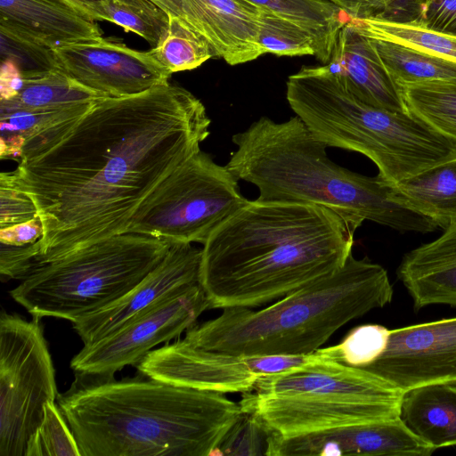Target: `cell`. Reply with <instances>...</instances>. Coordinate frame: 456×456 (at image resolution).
Instances as JSON below:
<instances>
[{
  "instance_id": "obj_3",
  "label": "cell",
  "mask_w": 456,
  "mask_h": 456,
  "mask_svg": "<svg viewBox=\"0 0 456 456\" xmlns=\"http://www.w3.org/2000/svg\"><path fill=\"white\" fill-rule=\"evenodd\" d=\"M94 378L57 397L80 456H212L242 412L224 393Z\"/></svg>"
},
{
  "instance_id": "obj_2",
  "label": "cell",
  "mask_w": 456,
  "mask_h": 456,
  "mask_svg": "<svg viewBox=\"0 0 456 456\" xmlns=\"http://www.w3.org/2000/svg\"><path fill=\"white\" fill-rule=\"evenodd\" d=\"M361 225L320 205L248 200L201 248L209 308L261 305L337 271Z\"/></svg>"
},
{
  "instance_id": "obj_5",
  "label": "cell",
  "mask_w": 456,
  "mask_h": 456,
  "mask_svg": "<svg viewBox=\"0 0 456 456\" xmlns=\"http://www.w3.org/2000/svg\"><path fill=\"white\" fill-rule=\"evenodd\" d=\"M387 272L367 257L349 256L337 271L255 311L227 307L193 325L188 344L239 356L303 354L321 348L350 321L392 301Z\"/></svg>"
},
{
  "instance_id": "obj_14",
  "label": "cell",
  "mask_w": 456,
  "mask_h": 456,
  "mask_svg": "<svg viewBox=\"0 0 456 456\" xmlns=\"http://www.w3.org/2000/svg\"><path fill=\"white\" fill-rule=\"evenodd\" d=\"M362 369L403 391L456 380V317L390 330L384 353Z\"/></svg>"
},
{
  "instance_id": "obj_27",
  "label": "cell",
  "mask_w": 456,
  "mask_h": 456,
  "mask_svg": "<svg viewBox=\"0 0 456 456\" xmlns=\"http://www.w3.org/2000/svg\"><path fill=\"white\" fill-rule=\"evenodd\" d=\"M398 86L407 110L456 143V82L434 80Z\"/></svg>"
},
{
  "instance_id": "obj_4",
  "label": "cell",
  "mask_w": 456,
  "mask_h": 456,
  "mask_svg": "<svg viewBox=\"0 0 456 456\" xmlns=\"http://www.w3.org/2000/svg\"><path fill=\"white\" fill-rule=\"evenodd\" d=\"M232 141L237 150L226 167L257 188L258 200L320 205L361 224L369 220L403 232L437 227L405 206L379 175L367 176L334 163L328 147L297 116L284 122L261 117Z\"/></svg>"
},
{
  "instance_id": "obj_11",
  "label": "cell",
  "mask_w": 456,
  "mask_h": 456,
  "mask_svg": "<svg viewBox=\"0 0 456 456\" xmlns=\"http://www.w3.org/2000/svg\"><path fill=\"white\" fill-rule=\"evenodd\" d=\"M209 302L198 284L83 348L70 367L85 377L111 378L127 365L138 364L157 345L168 342L195 325Z\"/></svg>"
},
{
  "instance_id": "obj_38",
  "label": "cell",
  "mask_w": 456,
  "mask_h": 456,
  "mask_svg": "<svg viewBox=\"0 0 456 456\" xmlns=\"http://www.w3.org/2000/svg\"><path fill=\"white\" fill-rule=\"evenodd\" d=\"M23 87V74L18 64L10 58H4L0 73V101L15 97Z\"/></svg>"
},
{
  "instance_id": "obj_26",
  "label": "cell",
  "mask_w": 456,
  "mask_h": 456,
  "mask_svg": "<svg viewBox=\"0 0 456 456\" xmlns=\"http://www.w3.org/2000/svg\"><path fill=\"white\" fill-rule=\"evenodd\" d=\"M347 22L360 34L399 43L456 62V35L429 29L414 22L379 17L352 18Z\"/></svg>"
},
{
  "instance_id": "obj_7",
  "label": "cell",
  "mask_w": 456,
  "mask_h": 456,
  "mask_svg": "<svg viewBox=\"0 0 456 456\" xmlns=\"http://www.w3.org/2000/svg\"><path fill=\"white\" fill-rule=\"evenodd\" d=\"M403 390L367 370L322 359L260 378L241 411L281 437L399 417Z\"/></svg>"
},
{
  "instance_id": "obj_17",
  "label": "cell",
  "mask_w": 456,
  "mask_h": 456,
  "mask_svg": "<svg viewBox=\"0 0 456 456\" xmlns=\"http://www.w3.org/2000/svg\"><path fill=\"white\" fill-rule=\"evenodd\" d=\"M0 33L48 50L102 37L95 20L64 0H0Z\"/></svg>"
},
{
  "instance_id": "obj_16",
  "label": "cell",
  "mask_w": 456,
  "mask_h": 456,
  "mask_svg": "<svg viewBox=\"0 0 456 456\" xmlns=\"http://www.w3.org/2000/svg\"><path fill=\"white\" fill-rule=\"evenodd\" d=\"M435 451L398 417L289 437L271 434L265 455L429 456Z\"/></svg>"
},
{
  "instance_id": "obj_19",
  "label": "cell",
  "mask_w": 456,
  "mask_h": 456,
  "mask_svg": "<svg viewBox=\"0 0 456 456\" xmlns=\"http://www.w3.org/2000/svg\"><path fill=\"white\" fill-rule=\"evenodd\" d=\"M326 65L362 102L395 111L408 110L400 87L387 71L373 40L347 21L338 32Z\"/></svg>"
},
{
  "instance_id": "obj_25",
  "label": "cell",
  "mask_w": 456,
  "mask_h": 456,
  "mask_svg": "<svg viewBox=\"0 0 456 456\" xmlns=\"http://www.w3.org/2000/svg\"><path fill=\"white\" fill-rule=\"evenodd\" d=\"M22 74V89L12 99L0 101V111L86 103L104 98L56 69Z\"/></svg>"
},
{
  "instance_id": "obj_39",
  "label": "cell",
  "mask_w": 456,
  "mask_h": 456,
  "mask_svg": "<svg viewBox=\"0 0 456 456\" xmlns=\"http://www.w3.org/2000/svg\"><path fill=\"white\" fill-rule=\"evenodd\" d=\"M342 9L350 18H383L385 5L382 0H329Z\"/></svg>"
},
{
  "instance_id": "obj_1",
  "label": "cell",
  "mask_w": 456,
  "mask_h": 456,
  "mask_svg": "<svg viewBox=\"0 0 456 456\" xmlns=\"http://www.w3.org/2000/svg\"><path fill=\"white\" fill-rule=\"evenodd\" d=\"M210 124L202 102L168 82L98 100L53 146L2 172L43 224L34 268L126 232L153 189L200 151Z\"/></svg>"
},
{
  "instance_id": "obj_23",
  "label": "cell",
  "mask_w": 456,
  "mask_h": 456,
  "mask_svg": "<svg viewBox=\"0 0 456 456\" xmlns=\"http://www.w3.org/2000/svg\"><path fill=\"white\" fill-rule=\"evenodd\" d=\"M250 1L306 29L314 41V56L322 64L330 61L338 32L350 19L342 9L329 0Z\"/></svg>"
},
{
  "instance_id": "obj_30",
  "label": "cell",
  "mask_w": 456,
  "mask_h": 456,
  "mask_svg": "<svg viewBox=\"0 0 456 456\" xmlns=\"http://www.w3.org/2000/svg\"><path fill=\"white\" fill-rule=\"evenodd\" d=\"M101 21L133 32L155 47L166 35L170 14L151 0H100Z\"/></svg>"
},
{
  "instance_id": "obj_40",
  "label": "cell",
  "mask_w": 456,
  "mask_h": 456,
  "mask_svg": "<svg viewBox=\"0 0 456 456\" xmlns=\"http://www.w3.org/2000/svg\"><path fill=\"white\" fill-rule=\"evenodd\" d=\"M382 2L386 8L383 19L399 21V12L409 9L410 5L413 4L417 8L418 12L420 0H382Z\"/></svg>"
},
{
  "instance_id": "obj_29",
  "label": "cell",
  "mask_w": 456,
  "mask_h": 456,
  "mask_svg": "<svg viewBox=\"0 0 456 456\" xmlns=\"http://www.w3.org/2000/svg\"><path fill=\"white\" fill-rule=\"evenodd\" d=\"M149 53L171 75L194 69L215 57L203 36L183 17L171 14L166 35Z\"/></svg>"
},
{
  "instance_id": "obj_6",
  "label": "cell",
  "mask_w": 456,
  "mask_h": 456,
  "mask_svg": "<svg viewBox=\"0 0 456 456\" xmlns=\"http://www.w3.org/2000/svg\"><path fill=\"white\" fill-rule=\"evenodd\" d=\"M286 98L318 140L366 156L392 184L456 158L455 142L409 110L362 102L326 64L290 75Z\"/></svg>"
},
{
  "instance_id": "obj_8",
  "label": "cell",
  "mask_w": 456,
  "mask_h": 456,
  "mask_svg": "<svg viewBox=\"0 0 456 456\" xmlns=\"http://www.w3.org/2000/svg\"><path fill=\"white\" fill-rule=\"evenodd\" d=\"M170 243L125 232L36 266L10 295L33 318L71 322L118 300L166 256Z\"/></svg>"
},
{
  "instance_id": "obj_34",
  "label": "cell",
  "mask_w": 456,
  "mask_h": 456,
  "mask_svg": "<svg viewBox=\"0 0 456 456\" xmlns=\"http://www.w3.org/2000/svg\"><path fill=\"white\" fill-rule=\"evenodd\" d=\"M270 435L254 415L242 411L212 456L265 455Z\"/></svg>"
},
{
  "instance_id": "obj_33",
  "label": "cell",
  "mask_w": 456,
  "mask_h": 456,
  "mask_svg": "<svg viewBox=\"0 0 456 456\" xmlns=\"http://www.w3.org/2000/svg\"><path fill=\"white\" fill-rule=\"evenodd\" d=\"M25 456H80L77 440L55 402L46 403L44 419Z\"/></svg>"
},
{
  "instance_id": "obj_20",
  "label": "cell",
  "mask_w": 456,
  "mask_h": 456,
  "mask_svg": "<svg viewBox=\"0 0 456 456\" xmlns=\"http://www.w3.org/2000/svg\"><path fill=\"white\" fill-rule=\"evenodd\" d=\"M396 273L415 309L431 305L456 307V223L436 240L408 252Z\"/></svg>"
},
{
  "instance_id": "obj_36",
  "label": "cell",
  "mask_w": 456,
  "mask_h": 456,
  "mask_svg": "<svg viewBox=\"0 0 456 456\" xmlns=\"http://www.w3.org/2000/svg\"><path fill=\"white\" fill-rule=\"evenodd\" d=\"M411 22L456 35V0H420L417 18Z\"/></svg>"
},
{
  "instance_id": "obj_15",
  "label": "cell",
  "mask_w": 456,
  "mask_h": 456,
  "mask_svg": "<svg viewBox=\"0 0 456 456\" xmlns=\"http://www.w3.org/2000/svg\"><path fill=\"white\" fill-rule=\"evenodd\" d=\"M137 369L144 377L224 394L250 392L262 378L257 355L207 350L183 338L151 350Z\"/></svg>"
},
{
  "instance_id": "obj_37",
  "label": "cell",
  "mask_w": 456,
  "mask_h": 456,
  "mask_svg": "<svg viewBox=\"0 0 456 456\" xmlns=\"http://www.w3.org/2000/svg\"><path fill=\"white\" fill-rule=\"evenodd\" d=\"M43 232V224L37 216L27 222L0 228V244L15 247L37 245Z\"/></svg>"
},
{
  "instance_id": "obj_32",
  "label": "cell",
  "mask_w": 456,
  "mask_h": 456,
  "mask_svg": "<svg viewBox=\"0 0 456 456\" xmlns=\"http://www.w3.org/2000/svg\"><path fill=\"white\" fill-rule=\"evenodd\" d=\"M258 43L264 53L278 56L314 55L312 35L297 23L260 7Z\"/></svg>"
},
{
  "instance_id": "obj_42",
  "label": "cell",
  "mask_w": 456,
  "mask_h": 456,
  "mask_svg": "<svg viewBox=\"0 0 456 456\" xmlns=\"http://www.w3.org/2000/svg\"><path fill=\"white\" fill-rule=\"evenodd\" d=\"M171 15L182 17L181 0H151Z\"/></svg>"
},
{
  "instance_id": "obj_9",
  "label": "cell",
  "mask_w": 456,
  "mask_h": 456,
  "mask_svg": "<svg viewBox=\"0 0 456 456\" xmlns=\"http://www.w3.org/2000/svg\"><path fill=\"white\" fill-rule=\"evenodd\" d=\"M239 179L201 150L167 175L134 215L126 232L168 243L204 244L248 201Z\"/></svg>"
},
{
  "instance_id": "obj_21",
  "label": "cell",
  "mask_w": 456,
  "mask_h": 456,
  "mask_svg": "<svg viewBox=\"0 0 456 456\" xmlns=\"http://www.w3.org/2000/svg\"><path fill=\"white\" fill-rule=\"evenodd\" d=\"M399 417L417 437L436 450L456 445V380L404 390Z\"/></svg>"
},
{
  "instance_id": "obj_18",
  "label": "cell",
  "mask_w": 456,
  "mask_h": 456,
  "mask_svg": "<svg viewBox=\"0 0 456 456\" xmlns=\"http://www.w3.org/2000/svg\"><path fill=\"white\" fill-rule=\"evenodd\" d=\"M182 17L230 65L264 54L259 43L260 6L250 0H181Z\"/></svg>"
},
{
  "instance_id": "obj_22",
  "label": "cell",
  "mask_w": 456,
  "mask_h": 456,
  "mask_svg": "<svg viewBox=\"0 0 456 456\" xmlns=\"http://www.w3.org/2000/svg\"><path fill=\"white\" fill-rule=\"evenodd\" d=\"M398 199L446 229L456 223V158L394 184Z\"/></svg>"
},
{
  "instance_id": "obj_28",
  "label": "cell",
  "mask_w": 456,
  "mask_h": 456,
  "mask_svg": "<svg viewBox=\"0 0 456 456\" xmlns=\"http://www.w3.org/2000/svg\"><path fill=\"white\" fill-rule=\"evenodd\" d=\"M387 71L397 84L456 82V62L407 45L371 38Z\"/></svg>"
},
{
  "instance_id": "obj_35",
  "label": "cell",
  "mask_w": 456,
  "mask_h": 456,
  "mask_svg": "<svg viewBox=\"0 0 456 456\" xmlns=\"http://www.w3.org/2000/svg\"><path fill=\"white\" fill-rule=\"evenodd\" d=\"M0 228L24 223L37 216L30 198L3 178H0Z\"/></svg>"
},
{
  "instance_id": "obj_10",
  "label": "cell",
  "mask_w": 456,
  "mask_h": 456,
  "mask_svg": "<svg viewBox=\"0 0 456 456\" xmlns=\"http://www.w3.org/2000/svg\"><path fill=\"white\" fill-rule=\"evenodd\" d=\"M58 397L55 370L39 319L0 317V456H25L45 405Z\"/></svg>"
},
{
  "instance_id": "obj_41",
  "label": "cell",
  "mask_w": 456,
  "mask_h": 456,
  "mask_svg": "<svg viewBox=\"0 0 456 456\" xmlns=\"http://www.w3.org/2000/svg\"><path fill=\"white\" fill-rule=\"evenodd\" d=\"M95 21H101L100 0H64Z\"/></svg>"
},
{
  "instance_id": "obj_24",
  "label": "cell",
  "mask_w": 456,
  "mask_h": 456,
  "mask_svg": "<svg viewBox=\"0 0 456 456\" xmlns=\"http://www.w3.org/2000/svg\"><path fill=\"white\" fill-rule=\"evenodd\" d=\"M97 101L57 107L0 111L1 159H12L18 162L27 141L58 125L80 118Z\"/></svg>"
},
{
  "instance_id": "obj_13",
  "label": "cell",
  "mask_w": 456,
  "mask_h": 456,
  "mask_svg": "<svg viewBox=\"0 0 456 456\" xmlns=\"http://www.w3.org/2000/svg\"><path fill=\"white\" fill-rule=\"evenodd\" d=\"M201 248L171 243L161 261L137 285L107 306L72 322L84 345L116 331L163 302L200 284Z\"/></svg>"
},
{
  "instance_id": "obj_31",
  "label": "cell",
  "mask_w": 456,
  "mask_h": 456,
  "mask_svg": "<svg viewBox=\"0 0 456 456\" xmlns=\"http://www.w3.org/2000/svg\"><path fill=\"white\" fill-rule=\"evenodd\" d=\"M390 330L379 324L358 326L335 346L319 348L316 354L322 359L345 365L365 368L374 362L386 350Z\"/></svg>"
},
{
  "instance_id": "obj_12",
  "label": "cell",
  "mask_w": 456,
  "mask_h": 456,
  "mask_svg": "<svg viewBox=\"0 0 456 456\" xmlns=\"http://www.w3.org/2000/svg\"><path fill=\"white\" fill-rule=\"evenodd\" d=\"M54 69L103 97H125L168 83L171 74L149 53L115 39L61 45L51 49Z\"/></svg>"
}]
</instances>
